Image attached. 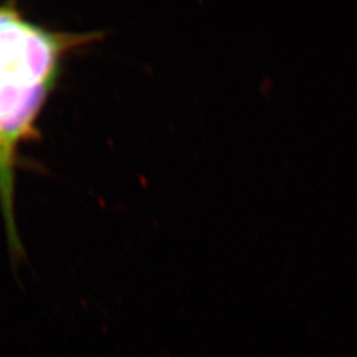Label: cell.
<instances>
[{
	"label": "cell",
	"instance_id": "obj_1",
	"mask_svg": "<svg viewBox=\"0 0 357 357\" xmlns=\"http://www.w3.org/2000/svg\"><path fill=\"white\" fill-rule=\"evenodd\" d=\"M70 36L29 24L11 7H0V78L19 85H53Z\"/></svg>",
	"mask_w": 357,
	"mask_h": 357
},
{
	"label": "cell",
	"instance_id": "obj_2",
	"mask_svg": "<svg viewBox=\"0 0 357 357\" xmlns=\"http://www.w3.org/2000/svg\"><path fill=\"white\" fill-rule=\"evenodd\" d=\"M51 85L26 86L0 78V166L7 168L17 141L29 132Z\"/></svg>",
	"mask_w": 357,
	"mask_h": 357
}]
</instances>
